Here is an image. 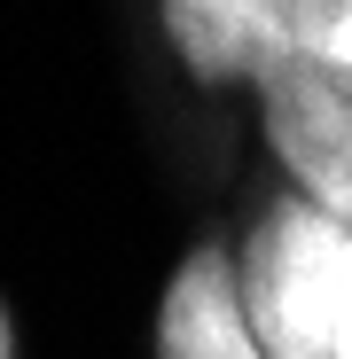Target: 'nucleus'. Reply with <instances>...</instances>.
Returning <instances> with one entry per match:
<instances>
[{"label":"nucleus","instance_id":"1","mask_svg":"<svg viewBox=\"0 0 352 359\" xmlns=\"http://www.w3.org/2000/svg\"><path fill=\"white\" fill-rule=\"evenodd\" d=\"M235 266L274 359H352V211L274 188L235 234Z\"/></svg>","mask_w":352,"mask_h":359},{"label":"nucleus","instance_id":"2","mask_svg":"<svg viewBox=\"0 0 352 359\" xmlns=\"http://www.w3.org/2000/svg\"><path fill=\"white\" fill-rule=\"evenodd\" d=\"M251 117L289 196L352 211V71L282 39V55L251 79Z\"/></svg>","mask_w":352,"mask_h":359},{"label":"nucleus","instance_id":"3","mask_svg":"<svg viewBox=\"0 0 352 359\" xmlns=\"http://www.w3.org/2000/svg\"><path fill=\"white\" fill-rule=\"evenodd\" d=\"M149 359H274L259 344L243 266H235L227 234L188 243L172 258V273L157 289V313H149Z\"/></svg>","mask_w":352,"mask_h":359},{"label":"nucleus","instance_id":"4","mask_svg":"<svg viewBox=\"0 0 352 359\" xmlns=\"http://www.w3.org/2000/svg\"><path fill=\"white\" fill-rule=\"evenodd\" d=\"M157 32L204 94H251L289 39V0H172Z\"/></svg>","mask_w":352,"mask_h":359},{"label":"nucleus","instance_id":"5","mask_svg":"<svg viewBox=\"0 0 352 359\" xmlns=\"http://www.w3.org/2000/svg\"><path fill=\"white\" fill-rule=\"evenodd\" d=\"M289 47L352 71V0H289Z\"/></svg>","mask_w":352,"mask_h":359},{"label":"nucleus","instance_id":"6","mask_svg":"<svg viewBox=\"0 0 352 359\" xmlns=\"http://www.w3.org/2000/svg\"><path fill=\"white\" fill-rule=\"evenodd\" d=\"M0 359H24V336H16V313H8V297H0Z\"/></svg>","mask_w":352,"mask_h":359}]
</instances>
